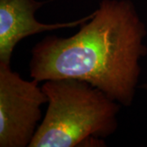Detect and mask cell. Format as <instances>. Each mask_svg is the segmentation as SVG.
<instances>
[{
    "instance_id": "3957f363",
    "label": "cell",
    "mask_w": 147,
    "mask_h": 147,
    "mask_svg": "<svg viewBox=\"0 0 147 147\" xmlns=\"http://www.w3.org/2000/svg\"><path fill=\"white\" fill-rule=\"evenodd\" d=\"M35 79L27 81L0 63V146H29L47 96Z\"/></svg>"
},
{
    "instance_id": "5b68a950",
    "label": "cell",
    "mask_w": 147,
    "mask_h": 147,
    "mask_svg": "<svg viewBox=\"0 0 147 147\" xmlns=\"http://www.w3.org/2000/svg\"><path fill=\"white\" fill-rule=\"evenodd\" d=\"M143 88H145L146 89H147V84H145V85L143 86Z\"/></svg>"
},
{
    "instance_id": "6da1fadb",
    "label": "cell",
    "mask_w": 147,
    "mask_h": 147,
    "mask_svg": "<svg viewBox=\"0 0 147 147\" xmlns=\"http://www.w3.org/2000/svg\"><path fill=\"white\" fill-rule=\"evenodd\" d=\"M145 26L130 0H102L89 21L69 38L47 36L32 49L30 74L38 82L74 79L131 105L147 53Z\"/></svg>"
},
{
    "instance_id": "277c9868",
    "label": "cell",
    "mask_w": 147,
    "mask_h": 147,
    "mask_svg": "<svg viewBox=\"0 0 147 147\" xmlns=\"http://www.w3.org/2000/svg\"><path fill=\"white\" fill-rule=\"evenodd\" d=\"M47 2L36 0H0V63L11 64V55L23 38L42 32L81 26L94 16L71 22L44 24L37 21L34 14Z\"/></svg>"
},
{
    "instance_id": "7a4b0ae2",
    "label": "cell",
    "mask_w": 147,
    "mask_h": 147,
    "mask_svg": "<svg viewBox=\"0 0 147 147\" xmlns=\"http://www.w3.org/2000/svg\"><path fill=\"white\" fill-rule=\"evenodd\" d=\"M41 88L48 105L30 147L100 146L116 131L120 104L99 88L74 79L47 80Z\"/></svg>"
}]
</instances>
